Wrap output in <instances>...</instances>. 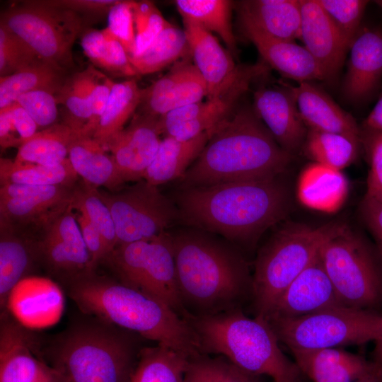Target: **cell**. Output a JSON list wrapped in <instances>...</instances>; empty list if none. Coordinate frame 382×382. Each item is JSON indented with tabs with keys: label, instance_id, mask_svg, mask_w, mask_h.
<instances>
[{
	"label": "cell",
	"instance_id": "6da1fadb",
	"mask_svg": "<svg viewBox=\"0 0 382 382\" xmlns=\"http://www.w3.org/2000/svg\"><path fill=\"white\" fill-rule=\"evenodd\" d=\"M178 204L188 225L245 243L282 221L291 200L279 175L182 189Z\"/></svg>",
	"mask_w": 382,
	"mask_h": 382
},
{
	"label": "cell",
	"instance_id": "7a4b0ae2",
	"mask_svg": "<svg viewBox=\"0 0 382 382\" xmlns=\"http://www.w3.org/2000/svg\"><path fill=\"white\" fill-rule=\"evenodd\" d=\"M294 156L283 149L253 107L236 108L213 128L181 179L182 189L282 175Z\"/></svg>",
	"mask_w": 382,
	"mask_h": 382
},
{
	"label": "cell",
	"instance_id": "3957f363",
	"mask_svg": "<svg viewBox=\"0 0 382 382\" xmlns=\"http://www.w3.org/2000/svg\"><path fill=\"white\" fill-rule=\"evenodd\" d=\"M65 288L83 314L133 332L189 359L201 354L190 323L149 294L96 272L74 280Z\"/></svg>",
	"mask_w": 382,
	"mask_h": 382
},
{
	"label": "cell",
	"instance_id": "277c9868",
	"mask_svg": "<svg viewBox=\"0 0 382 382\" xmlns=\"http://www.w3.org/2000/svg\"><path fill=\"white\" fill-rule=\"evenodd\" d=\"M170 236L180 296L190 316L241 308L252 298V277L237 250L200 232Z\"/></svg>",
	"mask_w": 382,
	"mask_h": 382
},
{
	"label": "cell",
	"instance_id": "5b68a950",
	"mask_svg": "<svg viewBox=\"0 0 382 382\" xmlns=\"http://www.w3.org/2000/svg\"><path fill=\"white\" fill-rule=\"evenodd\" d=\"M48 340L40 338L42 359L64 382H129L144 340L83 314Z\"/></svg>",
	"mask_w": 382,
	"mask_h": 382
},
{
	"label": "cell",
	"instance_id": "8992f818",
	"mask_svg": "<svg viewBox=\"0 0 382 382\" xmlns=\"http://www.w3.org/2000/svg\"><path fill=\"white\" fill-rule=\"evenodd\" d=\"M202 354L226 357L255 376L274 382H298L300 370L283 353L279 341L267 319L250 318L241 308L214 315L190 316Z\"/></svg>",
	"mask_w": 382,
	"mask_h": 382
},
{
	"label": "cell",
	"instance_id": "52a82bcc",
	"mask_svg": "<svg viewBox=\"0 0 382 382\" xmlns=\"http://www.w3.org/2000/svg\"><path fill=\"white\" fill-rule=\"evenodd\" d=\"M335 224H291L276 231L260 249L252 277L256 316L266 318L290 284L318 257Z\"/></svg>",
	"mask_w": 382,
	"mask_h": 382
},
{
	"label": "cell",
	"instance_id": "ba28073f",
	"mask_svg": "<svg viewBox=\"0 0 382 382\" xmlns=\"http://www.w3.org/2000/svg\"><path fill=\"white\" fill-rule=\"evenodd\" d=\"M319 256L343 306L374 311L382 306V260L361 236L335 224Z\"/></svg>",
	"mask_w": 382,
	"mask_h": 382
},
{
	"label": "cell",
	"instance_id": "9c48e42d",
	"mask_svg": "<svg viewBox=\"0 0 382 382\" xmlns=\"http://www.w3.org/2000/svg\"><path fill=\"white\" fill-rule=\"evenodd\" d=\"M279 342L291 349L382 344V315L345 306L293 318H266Z\"/></svg>",
	"mask_w": 382,
	"mask_h": 382
},
{
	"label": "cell",
	"instance_id": "30bf717a",
	"mask_svg": "<svg viewBox=\"0 0 382 382\" xmlns=\"http://www.w3.org/2000/svg\"><path fill=\"white\" fill-rule=\"evenodd\" d=\"M103 262L122 283L157 298L185 320L189 318L180 296L170 233L117 245Z\"/></svg>",
	"mask_w": 382,
	"mask_h": 382
},
{
	"label": "cell",
	"instance_id": "8fae6325",
	"mask_svg": "<svg viewBox=\"0 0 382 382\" xmlns=\"http://www.w3.org/2000/svg\"><path fill=\"white\" fill-rule=\"evenodd\" d=\"M0 23L54 69L62 71L73 65L72 46L83 29L77 13L45 0L25 1L1 13Z\"/></svg>",
	"mask_w": 382,
	"mask_h": 382
},
{
	"label": "cell",
	"instance_id": "7c38bea8",
	"mask_svg": "<svg viewBox=\"0 0 382 382\" xmlns=\"http://www.w3.org/2000/svg\"><path fill=\"white\" fill-rule=\"evenodd\" d=\"M99 195L112 214L117 245L151 239L180 219L173 203L144 179L117 192L99 190Z\"/></svg>",
	"mask_w": 382,
	"mask_h": 382
},
{
	"label": "cell",
	"instance_id": "4fadbf2b",
	"mask_svg": "<svg viewBox=\"0 0 382 382\" xmlns=\"http://www.w3.org/2000/svg\"><path fill=\"white\" fill-rule=\"evenodd\" d=\"M263 63L248 65L242 76L226 93L172 110L158 119L161 134L187 141L212 130L236 109L241 96L255 79L267 72Z\"/></svg>",
	"mask_w": 382,
	"mask_h": 382
},
{
	"label": "cell",
	"instance_id": "5bb4252c",
	"mask_svg": "<svg viewBox=\"0 0 382 382\" xmlns=\"http://www.w3.org/2000/svg\"><path fill=\"white\" fill-rule=\"evenodd\" d=\"M70 206L37 238L40 264L65 286L94 272L91 256Z\"/></svg>",
	"mask_w": 382,
	"mask_h": 382
},
{
	"label": "cell",
	"instance_id": "9a60e30c",
	"mask_svg": "<svg viewBox=\"0 0 382 382\" xmlns=\"http://www.w3.org/2000/svg\"><path fill=\"white\" fill-rule=\"evenodd\" d=\"M6 311L1 313L0 382H64L41 357L40 338Z\"/></svg>",
	"mask_w": 382,
	"mask_h": 382
},
{
	"label": "cell",
	"instance_id": "2e32d148",
	"mask_svg": "<svg viewBox=\"0 0 382 382\" xmlns=\"http://www.w3.org/2000/svg\"><path fill=\"white\" fill-rule=\"evenodd\" d=\"M75 186L26 185L22 197L0 198V224L44 230L71 206Z\"/></svg>",
	"mask_w": 382,
	"mask_h": 382
},
{
	"label": "cell",
	"instance_id": "e0dca14e",
	"mask_svg": "<svg viewBox=\"0 0 382 382\" xmlns=\"http://www.w3.org/2000/svg\"><path fill=\"white\" fill-rule=\"evenodd\" d=\"M134 116L129 125L105 145L126 182L143 179L161 141L159 117L143 113Z\"/></svg>",
	"mask_w": 382,
	"mask_h": 382
},
{
	"label": "cell",
	"instance_id": "ac0fdd59",
	"mask_svg": "<svg viewBox=\"0 0 382 382\" xmlns=\"http://www.w3.org/2000/svg\"><path fill=\"white\" fill-rule=\"evenodd\" d=\"M208 96L205 81L194 64L177 63L166 75L141 89L140 113L160 117Z\"/></svg>",
	"mask_w": 382,
	"mask_h": 382
},
{
	"label": "cell",
	"instance_id": "d6986e66",
	"mask_svg": "<svg viewBox=\"0 0 382 382\" xmlns=\"http://www.w3.org/2000/svg\"><path fill=\"white\" fill-rule=\"evenodd\" d=\"M300 38L321 67L325 81L334 83L349 45L317 0H300Z\"/></svg>",
	"mask_w": 382,
	"mask_h": 382
},
{
	"label": "cell",
	"instance_id": "ffe728a7",
	"mask_svg": "<svg viewBox=\"0 0 382 382\" xmlns=\"http://www.w3.org/2000/svg\"><path fill=\"white\" fill-rule=\"evenodd\" d=\"M183 21L194 64L207 85V98L226 93L242 76L248 65L236 66L231 53L212 33L194 23Z\"/></svg>",
	"mask_w": 382,
	"mask_h": 382
},
{
	"label": "cell",
	"instance_id": "44dd1931",
	"mask_svg": "<svg viewBox=\"0 0 382 382\" xmlns=\"http://www.w3.org/2000/svg\"><path fill=\"white\" fill-rule=\"evenodd\" d=\"M253 109L278 144L294 156L303 148L308 129L288 87H263L253 95Z\"/></svg>",
	"mask_w": 382,
	"mask_h": 382
},
{
	"label": "cell",
	"instance_id": "7402d4cb",
	"mask_svg": "<svg viewBox=\"0 0 382 382\" xmlns=\"http://www.w3.org/2000/svg\"><path fill=\"white\" fill-rule=\"evenodd\" d=\"M342 94L349 102L358 104L369 100L382 79V30L361 27L352 41Z\"/></svg>",
	"mask_w": 382,
	"mask_h": 382
},
{
	"label": "cell",
	"instance_id": "603a6c76",
	"mask_svg": "<svg viewBox=\"0 0 382 382\" xmlns=\"http://www.w3.org/2000/svg\"><path fill=\"white\" fill-rule=\"evenodd\" d=\"M343 306L319 254L282 294L265 318H293Z\"/></svg>",
	"mask_w": 382,
	"mask_h": 382
},
{
	"label": "cell",
	"instance_id": "cb8c5ba5",
	"mask_svg": "<svg viewBox=\"0 0 382 382\" xmlns=\"http://www.w3.org/2000/svg\"><path fill=\"white\" fill-rule=\"evenodd\" d=\"M64 308L62 291L50 279L30 276L11 291L6 311L27 328H41L59 319Z\"/></svg>",
	"mask_w": 382,
	"mask_h": 382
},
{
	"label": "cell",
	"instance_id": "d4e9b609",
	"mask_svg": "<svg viewBox=\"0 0 382 382\" xmlns=\"http://www.w3.org/2000/svg\"><path fill=\"white\" fill-rule=\"evenodd\" d=\"M300 371L312 382H354L378 372V364L338 348L291 349Z\"/></svg>",
	"mask_w": 382,
	"mask_h": 382
},
{
	"label": "cell",
	"instance_id": "484cf974",
	"mask_svg": "<svg viewBox=\"0 0 382 382\" xmlns=\"http://www.w3.org/2000/svg\"><path fill=\"white\" fill-rule=\"evenodd\" d=\"M291 92L308 129L347 135L361 140V131L354 118L323 90L311 83L286 84Z\"/></svg>",
	"mask_w": 382,
	"mask_h": 382
},
{
	"label": "cell",
	"instance_id": "4316f807",
	"mask_svg": "<svg viewBox=\"0 0 382 382\" xmlns=\"http://www.w3.org/2000/svg\"><path fill=\"white\" fill-rule=\"evenodd\" d=\"M236 8L241 28L277 40L300 38V0H244L237 3Z\"/></svg>",
	"mask_w": 382,
	"mask_h": 382
},
{
	"label": "cell",
	"instance_id": "83f0119b",
	"mask_svg": "<svg viewBox=\"0 0 382 382\" xmlns=\"http://www.w3.org/2000/svg\"><path fill=\"white\" fill-rule=\"evenodd\" d=\"M264 61L284 77L301 82L325 81L323 71L304 46L295 41L270 37L249 28H241Z\"/></svg>",
	"mask_w": 382,
	"mask_h": 382
},
{
	"label": "cell",
	"instance_id": "f1b7e54d",
	"mask_svg": "<svg viewBox=\"0 0 382 382\" xmlns=\"http://www.w3.org/2000/svg\"><path fill=\"white\" fill-rule=\"evenodd\" d=\"M0 308L6 311L13 289L30 277L35 266L40 264L37 239L25 233L0 224Z\"/></svg>",
	"mask_w": 382,
	"mask_h": 382
},
{
	"label": "cell",
	"instance_id": "f546056e",
	"mask_svg": "<svg viewBox=\"0 0 382 382\" xmlns=\"http://www.w3.org/2000/svg\"><path fill=\"white\" fill-rule=\"evenodd\" d=\"M68 158L83 181L117 192L126 183L112 155L93 137L79 132L69 147Z\"/></svg>",
	"mask_w": 382,
	"mask_h": 382
},
{
	"label": "cell",
	"instance_id": "4dcf8cb0",
	"mask_svg": "<svg viewBox=\"0 0 382 382\" xmlns=\"http://www.w3.org/2000/svg\"><path fill=\"white\" fill-rule=\"evenodd\" d=\"M347 180L341 170L312 163L299 175L296 195L306 207L334 213L344 204L348 195Z\"/></svg>",
	"mask_w": 382,
	"mask_h": 382
},
{
	"label": "cell",
	"instance_id": "1f68e13d",
	"mask_svg": "<svg viewBox=\"0 0 382 382\" xmlns=\"http://www.w3.org/2000/svg\"><path fill=\"white\" fill-rule=\"evenodd\" d=\"M211 131L187 141L170 137L161 139L157 154L143 179L158 187L181 178L203 150Z\"/></svg>",
	"mask_w": 382,
	"mask_h": 382
},
{
	"label": "cell",
	"instance_id": "d6a6232c",
	"mask_svg": "<svg viewBox=\"0 0 382 382\" xmlns=\"http://www.w3.org/2000/svg\"><path fill=\"white\" fill-rule=\"evenodd\" d=\"M175 5L183 21L194 23L216 34L231 54L237 51L231 24L233 3L228 0H177Z\"/></svg>",
	"mask_w": 382,
	"mask_h": 382
},
{
	"label": "cell",
	"instance_id": "836d02e7",
	"mask_svg": "<svg viewBox=\"0 0 382 382\" xmlns=\"http://www.w3.org/2000/svg\"><path fill=\"white\" fill-rule=\"evenodd\" d=\"M64 123H56L37 132L18 147L16 162L52 166L68 158L69 147L79 133Z\"/></svg>",
	"mask_w": 382,
	"mask_h": 382
},
{
	"label": "cell",
	"instance_id": "e575fe53",
	"mask_svg": "<svg viewBox=\"0 0 382 382\" xmlns=\"http://www.w3.org/2000/svg\"><path fill=\"white\" fill-rule=\"evenodd\" d=\"M79 175L67 158L62 163L47 166L16 162L1 158L0 182L40 186H75Z\"/></svg>",
	"mask_w": 382,
	"mask_h": 382
},
{
	"label": "cell",
	"instance_id": "d590c367",
	"mask_svg": "<svg viewBox=\"0 0 382 382\" xmlns=\"http://www.w3.org/2000/svg\"><path fill=\"white\" fill-rule=\"evenodd\" d=\"M140 100L141 88L134 79L115 83L93 134V139L105 147L110 138L125 128Z\"/></svg>",
	"mask_w": 382,
	"mask_h": 382
},
{
	"label": "cell",
	"instance_id": "8d00e7d4",
	"mask_svg": "<svg viewBox=\"0 0 382 382\" xmlns=\"http://www.w3.org/2000/svg\"><path fill=\"white\" fill-rule=\"evenodd\" d=\"M60 71L37 59L30 66L0 77V110L15 103L23 94L44 90L54 94L63 85Z\"/></svg>",
	"mask_w": 382,
	"mask_h": 382
},
{
	"label": "cell",
	"instance_id": "74e56055",
	"mask_svg": "<svg viewBox=\"0 0 382 382\" xmlns=\"http://www.w3.org/2000/svg\"><path fill=\"white\" fill-rule=\"evenodd\" d=\"M189 360L164 346L144 347L129 382H183Z\"/></svg>",
	"mask_w": 382,
	"mask_h": 382
},
{
	"label": "cell",
	"instance_id": "f35d334b",
	"mask_svg": "<svg viewBox=\"0 0 382 382\" xmlns=\"http://www.w3.org/2000/svg\"><path fill=\"white\" fill-rule=\"evenodd\" d=\"M190 52L184 30L170 23L141 54L129 56L137 74L157 72Z\"/></svg>",
	"mask_w": 382,
	"mask_h": 382
},
{
	"label": "cell",
	"instance_id": "ab89813d",
	"mask_svg": "<svg viewBox=\"0 0 382 382\" xmlns=\"http://www.w3.org/2000/svg\"><path fill=\"white\" fill-rule=\"evenodd\" d=\"M81 45L94 66L119 76L137 74L125 49L108 28L86 30L81 36Z\"/></svg>",
	"mask_w": 382,
	"mask_h": 382
},
{
	"label": "cell",
	"instance_id": "60d3db41",
	"mask_svg": "<svg viewBox=\"0 0 382 382\" xmlns=\"http://www.w3.org/2000/svg\"><path fill=\"white\" fill-rule=\"evenodd\" d=\"M360 142L341 134L308 129L303 148L315 163L342 170L355 160Z\"/></svg>",
	"mask_w": 382,
	"mask_h": 382
},
{
	"label": "cell",
	"instance_id": "b9f144b4",
	"mask_svg": "<svg viewBox=\"0 0 382 382\" xmlns=\"http://www.w3.org/2000/svg\"><path fill=\"white\" fill-rule=\"evenodd\" d=\"M71 207L83 214L99 231L108 256L117 246V238L112 214L100 198L99 190L83 181L74 189Z\"/></svg>",
	"mask_w": 382,
	"mask_h": 382
},
{
	"label": "cell",
	"instance_id": "7bdbcfd3",
	"mask_svg": "<svg viewBox=\"0 0 382 382\" xmlns=\"http://www.w3.org/2000/svg\"><path fill=\"white\" fill-rule=\"evenodd\" d=\"M183 382H259L223 356L199 354L190 359Z\"/></svg>",
	"mask_w": 382,
	"mask_h": 382
},
{
	"label": "cell",
	"instance_id": "ee69618b",
	"mask_svg": "<svg viewBox=\"0 0 382 382\" xmlns=\"http://www.w3.org/2000/svg\"><path fill=\"white\" fill-rule=\"evenodd\" d=\"M71 79L90 101L92 117L81 134L92 137L115 82L93 65L76 73Z\"/></svg>",
	"mask_w": 382,
	"mask_h": 382
},
{
	"label": "cell",
	"instance_id": "f6af8a7d",
	"mask_svg": "<svg viewBox=\"0 0 382 382\" xmlns=\"http://www.w3.org/2000/svg\"><path fill=\"white\" fill-rule=\"evenodd\" d=\"M344 39L351 45L361 28L366 0H317Z\"/></svg>",
	"mask_w": 382,
	"mask_h": 382
},
{
	"label": "cell",
	"instance_id": "bcb514c9",
	"mask_svg": "<svg viewBox=\"0 0 382 382\" xmlns=\"http://www.w3.org/2000/svg\"><path fill=\"white\" fill-rule=\"evenodd\" d=\"M132 9L136 34V52L134 55H137L149 47L168 21L151 1H134Z\"/></svg>",
	"mask_w": 382,
	"mask_h": 382
},
{
	"label": "cell",
	"instance_id": "7dc6e473",
	"mask_svg": "<svg viewBox=\"0 0 382 382\" xmlns=\"http://www.w3.org/2000/svg\"><path fill=\"white\" fill-rule=\"evenodd\" d=\"M39 59L19 37L0 23V76L4 77Z\"/></svg>",
	"mask_w": 382,
	"mask_h": 382
},
{
	"label": "cell",
	"instance_id": "c3c4849f",
	"mask_svg": "<svg viewBox=\"0 0 382 382\" xmlns=\"http://www.w3.org/2000/svg\"><path fill=\"white\" fill-rule=\"evenodd\" d=\"M55 96L57 103L63 105L66 111L64 124L81 133L92 117L91 103L86 96L71 78L63 83Z\"/></svg>",
	"mask_w": 382,
	"mask_h": 382
},
{
	"label": "cell",
	"instance_id": "681fc988",
	"mask_svg": "<svg viewBox=\"0 0 382 382\" xmlns=\"http://www.w3.org/2000/svg\"><path fill=\"white\" fill-rule=\"evenodd\" d=\"M134 1H119L108 13V26L129 56L136 52V34L133 16Z\"/></svg>",
	"mask_w": 382,
	"mask_h": 382
},
{
	"label": "cell",
	"instance_id": "f907efd6",
	"mask_svg": "<svg viewBox=\"0 0 382 382\" xmlns=\"http://www.w3.org/2000/svg\"><path fill=\"white\" fill-rule=\"evenodd\" d=\"M16 103L33 119L38 127H49L58 117L57 100L54 93L38 90L19 96Z\"/></svg>",
	"mask_w": 382,
	"mask_h": 382
},
{
	"label": "cell",
	"instance_id": "816d5d0a",
	"mask_svg": "<svg viewBox=\"0 0 382 382\" xmlns=\"http://www.w3.org/2000/svg\"><path fill=\"white\" fill-rule=\"evenodd\" d=\"M362 140L370 163L366 195L373 196L382 190V132L365 130Z\"/></svg>",
	"mask_w": 382,
	"mask_h": 382
},
{
	"label": "cell",
	"instance_id": "f5cc1de1",
	"mask_svg": "<svg viewBox=\"0 0 382 382\" xmlns=\"http://www.w3.org/2000/svg\"><path fill=\"white\" fill-rule=\"evenodd\" d=\"M74 215L91 256L92 270L96 272L98 265L107 256L104 241L97 228L83 214L77 212Z\"/></svg>",
	"mask_w": 382,
	"mask_h": 382
},
{
	"label": "cell",
	"instance_id": "db71d44e",
	"mask_svg": "<svg viewBox=\"0 0 382 382\" xmlns=\"http://www.w3.org/2000/svg\"><path fill=\"white\" fill-rule=\"evenodd\" d=\"M49 5L66 8L78 14L100 15L109 13L117 0H45Z\"/></svg>",
	"mask_w": 382,
	"mask_h": 382
},
{
	"label": "cell",
	"instance_id": "11a10c76",
	"mask_svg": "<svg viewBox=\"0 0 382 382\" xmlns=\"http://www.w3.org/2000/svg\"><path fill=\"white\" fill-rule=\"evenodd\" d=\"M361 207L362 217L375 238L382 257V202L365 195Z\"/></svg>",
	"mask_w": 382,
	"mask_h": 382
},
{
	"label": "cell",
	"instance_id": "9f6ffc18",
	"mask_svg": "<svg viewBox=\"0 0 382 382\" xmlns=\"http://www.w3.org/2000/svg\"><path fill=\"white\" fill-rule=\"evenodd\" d=\"M13 125L23 141L32 137L37 130V125L28 113L16 102L6 107Z\"/></svg>",
	"mask_w": 382,
	"mask_h": 382
},
{
	"label": "cell",
	"instance_id": "6f0895ef",
	"mask_svg": "<svg viewBox=\"0 0 382 382\" xmlns=\"http://www.w3.org/2000/svg\"><path fill=\"white\" fill-rule=\"evenodd\" d=\"M16 131L7 108L0 110V144L1 148L20 147L23 141L16 137L13 132Z\"/></svg>",
	"mask_w": 382,
	"mask_h": 382
},
{
	"label": "cell",
	"instance_id": "680465c9",
	"mask_svg": "<svg viewBox=\"0 0 382 382\" xmlns=\"http://www.w3.org/2000/svg\"><path fill=\"white\" fill-rule=\"evenodd\" d=\"M367 131L382 132V94L364 122Z\"/></svg>",
	"mask_w": 382,
	"mask_h": 382
},
{
	"label": "cell",
	"instance_id": "91938a15",
	"mask_svg": "<svg viewBox=\"0 0 382 382\" xmlns=\"http://www.w3.org/2000/svg\"><path fill=\"white\" fill-rule=\"evenodd\" d=\"M354 382H380L379 368L377 373Z\"/></svg>",
	"mask_w": 382,
	"mask_h": 382
},
{
	"label": "cell",
	"instance_id": "94428289",
	"mask_svg": "<svg viewBox=\"0 0 382 382\" xmlns=\"http://www.w3.org/2000/svg\"><path fill=\"white\" fill-rule=\"evenodd\" d=\"M376 352L377 355V361L382 360V344L376 347Z\"/></svg>",
	"mask_w": 382,
	"mask_h": 382
},
{
	"label": "cell",
	"instance_id": "6125c7cd",
	"mask_svg": "<svg viewBox=\"0 0 382 382\" xmlns=\"http://www.w3.org/2000/svg\"><path fill=\"white\" fill-rule=\"evenodd\" d=\"M369 196V195H367ZM369 197H374V199H377L378 201L382 202V190L380 191L379 192H378L377 194L373 195V196H369Z\"/></svg>",
	"mask_w": 382,
	"mask_h": 382
},
{
	"label": "cell",
	"instance_id": "be15d7a7",
	"mask_svg": "<svg viewBox=\"0 0 382 382\" xmlns=\"http://www.w3.org/2000/svg\"><path fill=\"white\" fill-rule=\"evenodd\" d=\"M376 362L379 366V377L381 382H382V361H377Z\"/></svg>",
	"mask_w": 382,
	"mask_h": 382
},
{
	"label": "cell",
	"instance_id": "e7e4bbea",
	"mask_svg": "<svg viewBox=\"0 0 382 382\" xmlns=\"http://www.w3.org/2000/svg\"><path fill=\"white\" fill-rule=\"evenodd\" d=\"M382 9V0H376L374 1Z\"/></svg>",
	"mask_w": 382,
	"mask_h": 382
},
{
	"label": "cell",
	"instance_id": "03108f58",
	"mask_svg": "<svg viewBox=\"0 0 382 382\" xmlns=\"http://www.w3.org/2000/svg\"><path fill=\"white\" fill-rule=\"evenodd\" d=\"M379 378H380V377H379ZM380 382H381V381H380Z\"/></svg>",
	"mask_w": 382,
	"mask_h": 382
}]
</instances>
